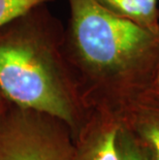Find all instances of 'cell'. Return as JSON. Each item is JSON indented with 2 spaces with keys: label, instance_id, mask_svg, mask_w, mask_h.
I'll return each mask as SVG.
<instances>
[{
  "label": "cell",
  "instance_id": "6da1fadb",
  "mask_svg": "<svg viewBox=\"0 0 159 160\" xmlns=\"http://www.w3.org/2000/svg\"><path fill=\"white\" fill-rule=\"evenodd\" d=\"M63 50L88 110L117 116L150 88L159 65V34L113 15L95 0H67Z\"/></svg>",
  "mask_w": 159,
  "mask_h": 160
},
{
  "label": "cell",
  "instance_id": "7a4b0ae2",
  "mask_svg": "<svg viewBox=\"0 0 159 160\" xmlns=\"http://www.w3.org/2000/svg\"><path fill=\"white\" fill-rule=\"evenodd\" d=\"M65 26L40 4L0 28V90L9 102L64 121L73 137L90 110L63 50Z\"/></svg>",
  "mask_w": 159,
  "mask_h": 160
},
{
  "label": "cell",
  "instance_id": "3957f363",
  "mask_svg": "<svg viewBox=\"0 0 159 160\" xmlns=\"http://www.w3.org/2000/svg\"><path fill=\"white\" fill-rule=\"evenodd\" d=\"M74 137L52 115L9 103L0 116V160H69Z\"/></svg>",
  "mask_w": 159,
  "mask_h": 160
},
{
  "label": "cell",
  "instance_id": "277c9868",
  "mask_svg": "<svg viewBox=\"0 0 159 160\" xmlns=\"http://www.w3.org/2000/svg\"><path fill=\"white\" fill-rule=\"evenodd\" d=\"M120 120L106 110H90L74 135V150L69 160H118L116 138Z\"/></svg>",
  "mask_w": 159,
  "mask_h": 160
},
{
  "label": "cell",
  "instance_id": "5b68a950",
  "mask_svg": "<svg viewBox=\"0 0 159 160\" xmlns=\"http://www.w3.org/2000/svg\"><path fill=\"white\" fill-rule=\"evenodd\" d=\"M120 122L147 142L159 160V94L146 91L118 116Z\"/></svg>",
  "mask_w": 159,
  "mask_h": 160
},
{
  "label": "cell",
  "instance_id": "8992f818",
  "mask_svg": "<svg viewBox=\"0 0 159 160\" xmlns=\"http://www.w3.org/2000/svg\"><path fill=\"white\" fill-rule=\"evenodd\" d=\"M113 15L159 34L157 0H95Z\"/></svg>",
  "mask_w": 159,
  "mask_h": 160
},
{
  "label": "cell",
  "instance_id": "52a82bcc",
  "mask_svg": "<svg viewBox=\"0 0 159 160\" xmlns=\"http://www.w3.org/2000/svg\"><path fill=\"white\" fill-rule=\"evenodd\" d=\"M116 146L118 160H156L147 142L120 122Z\"/></svg>",
  "mask_w": 159,
  "mask_h": 160
},
{
  "label": "cell",
  "instance_id": "ba28073f",
  "mask_svg": "<svg viewBox=\"0 0 159 160\" xmlns=\"http://www.w3.org/2000/svg\"><path fill=\"white\" fill-rule=\"evenodd\" d=\"M55 0H0V28L40 4Z\"/></svg>",
  "mask_w": 159,
  "mask_h": 160
},
{
  "label": "cell",
  "instance_id": "9c48e42d",
  "mask_svg": "<svg viewBox=\"0 0 159 160\" xmlns=\"http://www.w3.org/2000/svg\"><path fill=\"white\" fill-rule=\"evenodd\" d=\"M149 92H153V93H157L159 94V65L157 67V70H156V73H155V77H154V80L152 82L150 88L147 90Z\"/></svg>",
  "mask_w": 159,
  "mask_h": 160
},
{
  "label": "cell",
  "instance_id": "30bf717a",
  "mask_svg": "<svg viewBox=\"0 0 159 160\" xmlns=\"http://www.w3.org/2000/svg\"><path fill=\"white\" fill-rule=\"evenodd\" d=\"M9 101L6 99L5 96L3 95V93L1 92V90H0V116L2 115V113L6 110V108L9 105Z\"/></svg>",
  "mask_w": 159,
  "mask_h": 160
}]
</instances>
